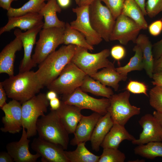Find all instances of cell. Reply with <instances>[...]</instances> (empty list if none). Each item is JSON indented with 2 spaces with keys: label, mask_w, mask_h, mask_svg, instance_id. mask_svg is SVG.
<instances>
[{
  "label": "cell",
  "mask_w": 162,
  "mask_h": 162,
  "mask_svg": "<svg viewBox=\"0 0 162 162\" xmlns=\"http://www.w3.org/2000/svg\"><path fill=\"white\" fill-rule=\"evenodd\" d=\"M76 47L72 44L63 45L39 64L35 73L42 85L47 86L58 76L66 66L71 62Z\"/></svg>",
  "instance_id": "cell-1"
},
{
  "label": "cell",
  "mask_w": 162,
  "mask_h": 162,
  "mask_svg": "<svg viewBox=\"0 0 162 162\" xmlns=\"http://www.w3.org/2000/svg\"><path fill=\"white\" fill-rule=\"evenodd\" d=\"M1 82L8 98L22 103L36 95L44 87L32 70L19 73Z\"/></svg>",
  "instance_id": "cell-2"
},
{
  "label": "cell",
  "mask_w": 162,
  "mask_h": 162,
  "mask_svg": "<svg viewBox=\"0 0 162 162\" xmlns=\"http://www.w3.org/2000/svg\"><path fill=\"white\" fill-rule=\"evenodd\" d=\"M36 130L40 138L67 149L69 134L56 110H51L47 115L41 116L37 122Z\"/></svg>",
  "instance_id": "cell-3"
},
{
  "label": "cell",
  "mask_w": 162,
  "mask_h": 162,
  "mask_svg": "<svg viewBox=\"0 0 162 162\" xmlns=\"http://www.w3.org/2000/svg\"><path fill=\"white\" fill-rule=\"evenodd\" d=\"M22 103V127L26 130L29 138L36 134L37 122L47 112L50 101L46 94L40 93Z\"/></svg>",
  "instance_id": "cell-4"
},
{
  "label": "cell",
  "mask_w": 162,
  "mask_h": 162,
  "mask_svg": "<svg viewBox=\"0 0 162 162\" xmlns=\"http://www.w3.org/2000/svg\"><path fill=\"white\" fill-rule=\"evenodd\" d=\"M88 50L76 46L75 52L71 61L86 75L91 76L98 70L113 64L107 58L110 55L109 49H105L96 53H90Z\"/></svg>",
  "instance_id": "cell-5"
},
{
  "label": "cell",
  "mask_w": 162,
  "mask_h": 162,
  "mask_svg": "<svg viewBox=\"0 0 162 162\" xmlns=\"http://www.w3.org/2000/svg\"><path fill=\"white\" fill-rule=\"evenodd\" d=\"M64 28L56 27L41 29L39 33V38L36 43L34 52L32 56L36 65L42 62L60 45L64 44Z\"/></svg>",
  "instance_id": "cell-6"
},
{
  "label": "cell",
  "mask_w": 162,
  "mask_h": 162,
  "mask_svg": "<svg viewBox=\"0 0 162 162\" xmlns=\"http://www.w3.org/2000/svg\"><path fill=\"white\" fill-rule=\"evenodd\" d=\"M89 15L93 29L105 41H110L116 20L109 9L101 0H94L89 5Z\"/></svg>",
  "instance_id": "cell-7"
},
{
  "label": "cell",
  "mask_w": 162,
  "mask_h": 162,
  "mask_svg": "<svg viewBox=\"0 0 162 162\" xmlns=\"http://www.w3.org/2000/svg\"><path fill=\"white\" fill-rule=\"evenodd\" d=\"M86 74L71 62L68 64L58 76L47 86L58 94L64 95L74 92L81 86Z\"/></svg>",
  "instance_id": "cell-8"
},
{
  "label": "cell",
  "mask_w": 162,
  "mask_h": 162,
  "mask_svg": "<svg viewBox=\"0 0 162 162\" xmlns=\"http://www.w3.org/2000/svg\"><path fill=\"white\" fill-rule=\"evenodd\" d=\"M130 92L127 90L114 94L109 98L110 104L108 112L114 123L124 126L131 118L140 113V108L130 104Z\"/></svg>",
  "instance_id": "cell-9"
},
{
  "label": "cell",
  "mask_w": 162,
  "mask_h": 162,
  "mask_svg": "<svg viewBox=\"0 0 162 162\" xmlns=\"http://www.w3.org/2000/svg\"><path fill=\"white\" fill-rule=\"evenodd\" d=\"M62 101L65 104L76 106L82 110H90L102 116L107 112L110 104L109 98H95L82 91L80 87L70 94L62 95Z\"/></svg>",
  "instance_id": "cell-10"
},
{
  "label": "cell",
  "mask_w": 162,
  "mask_h": 162,
  "mask_svg": "<svg viewBox=\"0 0 162 162\" xmlns=\"http://www.w3.org/2000/svg\"><path fill=\"white\" fill-rule=\"evenodd\" d=\"M141 28L129 18L121 13L116 18L110 40H117L123 45L130 41L135 43Z\"/></svg>",
  "instance_id": "cell-11"
},
{
  "label": "cell",
  "mask_w": 162,
  "mask_h": 162,
  "mask_svg": "<svg viewBox=\"0 0 162 162\" xmlns=\"http://www.w3.org/2000/svg\"><path fill=\"white\" fill-rule=\"evenodd\" d=\"M44 22L34 28L22 32L19 28L15 29L14 34L16 37L19 38L21 40L24 50L23 57L19 66V73L30 70L36 65L33 61L32 53L34 46L36 43L37 34L43 28Z\"/></svg>",
  "instance_id": "cell-12"
},
{
  "label": "cell",
  "mask_w": 162,
  "mask_h": 162,
  "mask_svg": "<svg viewBox=\"0 0 162 162\" xmlns=\"http://www.w3.org/2000/svg\"><path fill=\"white\" fill-rule=\"evenodd\" d=\"M89 5L78 6L72 8L76 14V19L70 24L71 27L83 34L88 43L91 45H98L103 39L92 28L90 21Z\"/></svg>",
  "instance_id": "cell-13"
},
{
  "label": "cell",
  "mask_w": 162,
  "mask_h": 162,
  "mask_svg": "<svg viewBox=\"0 0 162 162\" xmlns=\"http://www.w3.org/2000/svg\"><path fill=\"white\" fill-rule=\"evenodd\" d=\"M4 113L2 118L3 126L1 130L4 133L14 134L23 129L22 105L16 100H13L1 108Z\"/></svg>",
  "instance_id": "cell-14"
},
{
  "label": "cell",
  "mask_w": 162,
  "mask_h": 162,
  "mask_svg": "<svg viewBox=\"0 0 162 162\" xmlns=\"http://www.w3.org/2000/svg\"><path fill=\"white\" fill-rule=\"evenodd\" d=\"M139 123L143 129L138 139L132 141L134 145L145 144L152 142H162V127L157 119L150 114L142 116Z\"/></svg>",
  "instance_id": "cell-15"
},
{
  "label": "cell",
  "mask_w": 162,
  "mask_h": 162,
  "mask_svg": "<svg viewBox=\"0 0 162 162\" xmlns=\"http://www.w3.org/2000/svg\"><path fill=\"white\" fill-rule=\"evenodd\" d=\"M31 147L40 155L42 162H70L62 147L39 136L34 139Z\"/></svg>",
  "instance_id": "cell-16"
},
{
  "label": "cell",
  "mask_w": 162,
  "mask_h": 162,
  "mask_svg": "<svg viewBox=\"0 0 162 162\" xmlns=\"http://www.w3.org/2000/svg\"><path fill=\"white\" fill-rule=\"evenodd\" d=\"M23 127L22 136L18 141L9 143L6 145L7 152L16 162H35L40 155L38 153H31L29 150L30 140L28 139L27 131Z\"/></svg>",
  "instance_id": "cell-17"
},
{
  "label": "cell",
  "mask_w": 162,
  "mask_h": 162,
  "mask_svg": "<svg viewBox=\"0 0 162 162\" xmlns=\"http://www.w3.org/2000/svg\"><path fill=\"white\" fill-rule=\"evenodd\" d=\"M94 112L89 116L82 115L74 133V136L70 142L72 146L90 141L93 130L98 121L102 116Z\"/></svg>",
  "instance_id": "cell-18"
},
{
  "label": "cell",
  "mask_w": 162,
  "mask_h": 162,
  "mask_svg": "<svg viewBox=\"0 0 162 162\" xmlns=\"http://www.w3.org/2000/svg\"><path fill=\"white\" fill-rule=\"evenodd\" d=\"M43 16L38 13H31L23 15L8 17L5 25L0 29V34L17 28L27 31L41 23Z\"/></svg>",
  "instance_id": "cell-19"
},
{
  "label": "cell",
  "mask_w": 162,
  "mask_h": 162,
  "mask_svg": "<svg viewBox=\"0 0 162 162\" xmlns=\"http://www.w3.org/2000/svg\"><path fill=\"white\" fill-rule=\"evenodd\" d=\"M22 42L19 38L15 39L7 44L0 53V73H5L9 76L14 75V65L16 53L21 50Z\"/></svg>",
  "instance_id": "cell-20"
},
{
  "label": "cell",
  "mask_w": 162,
  "mask_h": 162,
  "mask_svg": "<svg viewBox=\"0 0 162 162\" xmlns=\"http://www.w3.org/2000/svg\"><path fill=\"white\" fill-rule=\"evenodd\" d=\"M82 109L74 105L65 104L61 101L56 112L69 134L74 133L82 115Z\"/></svg>",
  "instance_id": "cell-21"
},
{
  "label": "cell",
  "mask_w": 162,
  "mask_h": 162,
  "mask_svg": "<svg viewBox=\"0 0 162 162\" xmlns=\"http://www.w3.org/2000/svg\"><path fill=\"white\" fill-rule=\"evenodd\" d=\"M136 138L130 134L124 126L114 123L102 143L100 146L103 148L118 149L120 143L123 140L132 141Z\"/></svg>",
  "instance_id": "cell-22"
},
{
  "label": "cell",
  "mask_w": 162,
  "mask_h": 162,
  "mask_svg": "<svg viewBox=\"0 0 162 162\" xmlns=\"http://www.w3.org/2000/svg\"><path fill=\"white\" fill-rule=\"evenodd\" d=\"M113 124L108 112L100 118L93 130L90 140L93 150L96 152L99 151L102 143Z\"/></svg>",
  "instance_id": "cell-23"
},
{
  "label": "cell",
  "mask_w": 162,
  "mask_h": 162,
  "mask_svg": "<svg viewBox=\"0 0 162 162\" xmlns=\"http://www.w3.org/2000/svg\"><path fill=\"white\" fill-rule=\"evenodd\" d=\"M61 8L58 4L57 0H49L39 13L44 18L43 28L56 27L64 28L66 23L60 20L57 13H60Z\"/></svg>",
  "instance_id": "cell-24"
},
{
  "label": "cell",
  "mask_w": 162,
  "mask_h": 162,
  "mask_svg": "<svg viewBox=\"0 0 162 162\" xmlns=\"http://www.w3.org/2000/svg\"><path fill=\"white\" fill-rule=\"evenodd\" d=\"M91 76L104 85L112 87L115 91L118 89L119 82L122 80L126 81L124 78L117 71L113 64L108 67L103 68Z\"/></svg>",
  "instance_id": "cell-25"
},
{
  "label": "cell",
  "mask_w": 162,
  "mask_h": 162,
  "mask_svg": "<svg viewBox=\"0 0 162 162\" xmlns=\"http://www.w3.org/2000/svg\"><path fill=\"white\" fill-rule=\"evenodd\" d=\"M135 44L140 48L142 52L144 69L147 75L152 78L154 59L152 53V45L146 35H139Z\"/></svg>",
  "instance_id": "cell-26"
},
{
  "label": "cell",
  "mask_w": 162,
  "mask_h": 162,
  "mask_svg": "<svg viewBox=\"0 0 162 162\" xmlns=\"http://www.w3.org/2000/svg\"><path fill=\"white\" fill-rule=\"evenodd\" d=\"M80 88L85 92H89L96 96L108 98L114 94L111 88L106 87L99 81L87 75L85 76Z\"/></svg>",
  "instance_id": "cell-27"
},
{
  "label": "cell",
  "mask_w": 162,
  "mask_h": 162,
  "mask_svg": "<svg viewBox=\"0 0 162 162\" xmlns=\"http://www.w3.org/2000/svg\"><path fill=\"white\" fill-rule=\"evenodd\" d=\"M64 44H72L87 49L94 50L93 46L87 42L84 35L78 30L71 28L70 24L66 22L64 28L63 36Z\"/></svg>",
  "instance_id": "cell-28"
},
{
  "label": "cell",
  "mask_w": 162,
  "mask_h": 162,
  "mask_svg": "<svg viewBox=\"0 0 162 162\" xmlns=\"http://www.w3.org/2000/svg\"><path fill=\"white\" fill-rule=\"evenodd\" d=\"M85 144L86 142L78 144L76 148L73 151H64L70 162H98L100 156L90 152L86 148Z\"/></svg>",
  "instance_id": "cell-29"
},
{
  "label": "cell",
  "mask_w": 162,
  "mask_h": 162,
  "mask_svg": "<svg viewBox=\"0 0 162 162\" xmlns=\"http://www.w3.org/2000/svg\"><path fill=\"white\" fill-rule=\"evenodd\" d=\"M134 21L142 28L146 29L148 25L138 5L134 0H125L122 13Z\"/></svg>",
  "instance_id": "cell-30"
},
{
  "label": "cell",
  "mask_w": 162,
  "mask_h": 162,
  "mask_svg": "<svg viewBox=\"0 0 162 162\" xmlns=\"http://www.w3.org/2000/svg\"><path fill=\"white\" fill-rule=\"evenodd\" d=\"M134 55L125 65L116 68L117 71L126 80L128 73L134 70H141L144 69L143 56L140 47L136 45L134 47Z\"/></svg>",
  "instance_id": "cell-31"
},
{
  "label": "cell",
  "mask_w": 162,
  "mask_h": 162,
  "mask_svg": "<svg viewBox=\"0 0 162 162\" xmlns=\"http://www.w3.org/2000/svg\"><path fill=\"white\" fill-rule=\"evenodd\" d=\"M49 0H29L18 8L11 7L8 11V17L17 16L31 13H38L45 6V1Z\"/></svg>",
  "instance_id": "cell-32"
},
{
  "label": "cell",
  "mask_w": 162,
  "mask_h": 162,
  "mask_svg": "<svg viewBox=\"0 0 162 162\" xmlns=\"http://www.w3.org/2000/svg\"><path fill=\"white\" fill-rule=\"evenodd\" d=\"M134 151L135 154L147 159H152L157 157H162V142H152L146 145H138Z\"/></svg>",
  "instance_id": "cell-33"
},
{
  "label": "cell",
  "mask_w": 162,
  "mask_h": 162,
  "mask_svg": "<svg viewBox=\"0 0 162 162\" xmlns=\"http://www.w3.org/2000/svg\"><path fill=\"white\" fill-rule=\"evenodd\" d=\"M125 159V154L118 149L105 148L98 162H124Z\"/></svg>",
  "instance_id": "cell-34"
},
{
  "label": "cell",
  "mask_w": 162,
  "mask_h": 162,
  "mask_svg": "<svg viewBox=\"0 0 162 162\" xmlns=\"http://www.w3.org/2000/svg\"><path fill=\"white\" fill-rule=\"evenodd\" d=\"M150 106L156 111L162 112V86H155L149 92Z\"/></svg>",
  "instance_id": "cell-35"
},
{
  "label": "cell",
  "mask_w": 162,
  "mask_h": 162,
  "mask_svg": "<svg viewBox=\"0 0 162 162\" xmlns=\"http://www.w3.org/2000/svg\"><path fill=\"white\" fill-rule=\"evenodd\" d=\"M147 15L151 18L162 12V0H147L145 4Z\"/></svg>",
  "instance_id": "cell-36"
},
{
  "label": "cell",
  "mask_w": 162,
  "mask_h": 162,
  "mask_svg": "<svg viewBox=\"0 0 162 162\" xmlns=\"http://www.w3.org/2000/svg\"><path fill=\"white\" fill-rule=\"evenodd\" d=\"M109 9L115 20L122 12L125 0H101Z\"/></svg>",
  "instance_id": "cell-37"
},
{
  "label": "cell",
  "mask_w": 162,
  "mask_h": 162,
  "mask_svg": "<svg viewBox=\"0 0 162 162\" xmlns=\"http://www.w3.org/2000/svg\"><path fill=\"white\" fill-rule=\"evenodd\" d=\"M127 91L134 94H144L148 96L147 94L148 87L143 82L135 80H131L126 87Z\"/></svg>",
  "instance_id": "cell-38"
},
{
  "label": "cell",
  "mask_w": 162,
  "mask_h": 162,
  "mask_svg": "<svg viewBox=\"0 0 162 162\" xmlns=\"http://www.w3.org/2000/svg\"><path fill=\"white\" fill-rule=\"evenodd\" d=\"M126 51L123 46L116 45L112 46L110 50V54L115 60L118 61L122 59L125 56Z\"/></svg>",
  "instance_id": "cell-39"
},
{
  "label": "cell",
  "mask_w": 162,
  "mask_h": 162,
  "mask_svg": "<svg viewBox=\"0 0 162 162\" xmlns=\"http://www.w3.org/2000/svg\"><path fill=\"white\" fill-rule=\"evenodd\" d=\"M150 34L154 36L159 35L162 31V19L155 20L148 26Z\"/></svg>",
  "instance_id": "cell-40"
},
{
  "label": "cell",
  "mask_w": 162,
  "mask_h": 162,
  "mask_svg": "<svg viewBox=\"0 0 162 162\" xmlns=\"http://www.w3.org/2000/svg\"><path fill=\"white\" fill-rule=\"evenodd\" d=\"M152 53L154 60L162 55V38L152 45Z\"/></svg>",
  "instance_id": "cell-41"
},
{
  "label": "cell",
  "mask_w": 162,
  "mask_h": 162,
  "mask_svg": "<svg viewBox=\"0 0 162 162\" xmlns=\"http://www.w3.org/2000/svg\"><path fill=\"white\" fill-rule=\"evenodd\" d=\"M7 94L4 89L3 85L1 82H0V107L1 108L7 103Z\"/></svg>",
  "instance_id": "cell-42"
},
{
  "label": "cell",
  "mask_w": 162,
  "mask_h": 162,
  "mask_svg": "<svg viewBox=\"0 0 162 162\" xmlns=\"http://www.w3.org/2000/svg\"><path fill=\"white\" fill-rule=\"evenodd\" d=\"M162 71V55L157 59L154 60L153 67V74Z\"/></svg>",
  "instance_id": "cell-43"
},
{
  "label": "cell",
  "mask_w": 162,
  "mask_h": 162,
  "mask_svg": "<svg viewBox=\"0 0 162 162\" xmlns=\"http://www.w3.org/2000/svg\"><path fill=\"white\" fill-rule=\"evenodd\" d=\"M152 79L153 85L162 86V71L154 74Z\"/></svg>",
  "instance_id": "cell-44"
},
{
  "label": "cell",
  "mask_w": 162,
  "mask_h": 162,
  "mask_svg": "<svg viewBox=\"0 0 162 162\" xmlns=\"http://www.w3.org/2000/svg\"><path fill=\"white\" fill-rule=\"evenodd\" d=\"M14 160L7 152H2L0 153V162H13Z\"/></svg>",
  "instance_id": "cell-45"
},
{
  "label": "cell",
  "mask_w": 162,
  "mask_h": 162,
  "mask_svg": "<svg viewBox=\"0 0 162 162\" xmlns=\"http://www.w3.org/2000/svg\"><path fill=\"white\" fill-rule=\"evenodd\" d=\"M49 101L50 110H56L59 108L61 101L57 97L50 100Z\"/></svg>",
  "instance_id": "cell-46"
},
{
  "label": "cell",
  "mask_w": 162,
  "mask_h": 162,
  "mask_svg": "<svg viewBox=\"0 0 162 162\" xmlns=\"http://www.w3.org/2000/svg\"><path fill=\"white\" fill-rule=\"evenodd\" d=\"M18 0H0V7L8 11L11 7V3Z\"/></svg>",
  "instance_id": "cell-47"
},
{
  "label": "cell",
  "mask_w": 162,
  "mask_h": 162,
  "mask_svg": "<svg viewBox=\"0 0 162 162\" xmlns=\"http://www.w3.org/2000/svg\"><path fill=\"white\" fill-rule=\"evenodd\" d=\"M140 6L144 16L147 15L145 9L146 0H134Z\"/></svg>",
  "instance_id": "cell-48"
},
{
  "label": "cell",
  "mask_w": 162,
  "mask_h": 162,
  "mask_svg": "<svg viewBox=\"0 0 162 162\" xmlns=\"http://www.w3.org/2000/svg\"><path fill=\"white\" fill-rule=\"evenodd\" d=\"M58 4L62 8H66L69 6L70 4V0H57Z\"/></svg>",
  "instance_id": "cell-49"
},
{
  "label": "cell",
  "mask_w": 162,
  "mask_h": 162,
  "mask_svg": "<svg viewBox=\"0 0 162 162\" xmlns=\"http://www.w3.org/2000/svg\"><path fill=\"white\" fill-rule=\"evenodd\" d=\"M57 94L52 90H49L46 94L47 99L50 100L57 97Z\"/></svg>",
  "instance_id": "cell-50"
},
{
  "label": "cell",
  "mask_w": 162,
  "mask_h": 162,
  "mask_svg": "<svg viewBox=\"0 0 162 162\" xmlns=\"http://www.w3.org/2000/svg\"><path fill=\"white\" fill-rule=\"evenodd\" d=\"M153 115L157 119L162 127V112L154 111Z\"/></svg>",
  "instance_id": "cell-51"
},
{
  "label": "cell",
  "mask_w": 162,
  "mask_h": 162,
  "mask_svg": "<svg viewBox=\"0 0 162 162\" xmlns=\"http://www.w3.org/2000/svg\"><path fill=\"white\" fill-rule=\"evenodd\" d=\"M94 0H80L78 6L89 5Z\"/></svg>",
  "instance_id": "cell-52"
},
{
  "label": "cell",
  "mask_w": 162,
  "mask_h": 162,
  "mask_svg": "<svg viewBox=\"0 0 162 162\" xmlns=\"http://www.w3.org/2000/svg\"><path fill=\"white\" fill-rule=\"evenodd\" d=\"M145 161V160H134V161H131V162H144Z\"/></svg>",
  "instance_id": "cell-53"
},
{
  "label": "cell",
  "mask_w": 162,
  "mask_h": 162,
  "mask_svg": "<svg viewBox=\"0 0 162 162\" xmlns=\"http://www.w3.org/2000/svg\"><path fill=\"white\" fill-rule=\"evenodd\" d=\"M75 1L76 4L78 5L80 3V0H75Z\"/></svg>",
  "instance_id": "cell-54"
}]
</instances>
